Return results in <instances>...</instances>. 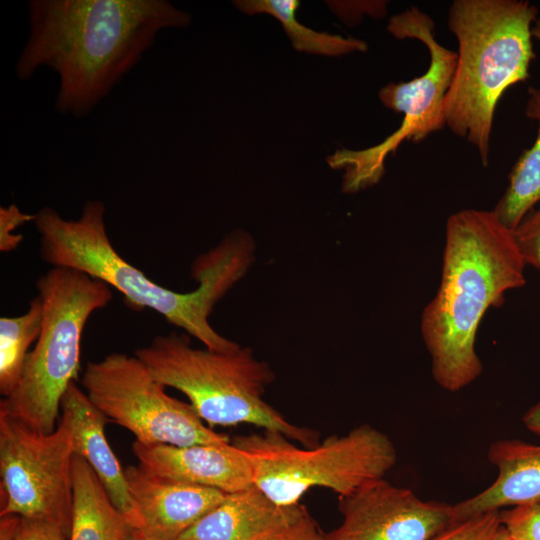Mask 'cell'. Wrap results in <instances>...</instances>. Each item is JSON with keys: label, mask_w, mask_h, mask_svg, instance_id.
<instances>
[{"label": "cell", "mask_w": 540, "mask_h": 540, "mask_svg": "<svg viewBox=\"0 0 540 540\" xmlns=\"http://www.w3.org/2000/svg\"><path fill=\"white\" fill-rule=\"evenodd\" d=\"M29 36L15 65L28 81L40 67L59 78L54 108L84 117L154 45L158 33L189 25L166 0H30Z\"/></svg>", "instance_id": "cell-1"}, {"label": "cell", "mask_w": 540, "mask_h": 540, "mask_svg": "<svg viewBox=\"0 0 540 540\" xmlns=\"http://www.w3.org/2000/svg\"><path fill=\"white\" fill-rule=\"evenodd\" d=\"M104 217L105 206L100 200H88L77 219H65L51 207L39 210L33 223L40 236L42 260L106 283L118 290L132 309L157 312L211 351L229 352L240 347L214 330L208 318L253 263L255 246L249 234L235 230L200 255L192 266L197 288L180 293L153 282L123 259L110 241Z\"/></svg>", "instance_id": "cell-2"}, {"label": "cell", "mask_w": 540, "mask_h": 540, "mask_svg": "<svg viewBox=\"0 0 540 540\" xmlns=\"http://www.w3.org/2000/svg\"><path fill=\"white\" fill-rule=\"evenodd\" d=\"M525 266L513 231L493 211L464 209L449 216L440 283L420 322L431 373L441 388L457 392L480 376L475 348L480 322L507 292L524 286Z\"/></svg>", "instance_id": "cell-3"}, {"label": "cell", "mask_w": 540, "mask_h": 540, "mask_svg": "<svg viewBox=\"0 0 540 540\" xmlns=\"http://www.w3.org/2000/svg\"><path fill=\"white\" fill-rule=\"evenodd\" d=\"M538 14L525 0H455L449 8L458 52L444 100L445 125L475 146L484 166L498 101L509 87L529 79Z\"/></svg>", "instance_id": "cell-4"}, {"label": "cell", "mask_w": 540, "mask_h": 540, "mask_svg": "<svg viewBox=\"0 0 540 540\" xmlns=\"http://www.w3.org/2000/svg\"><path fill=\"white\" fill-rule=\"evenodd\" d=\"M134 355L159 383L185 394L210 426L251 424L279 432L302 446L319 443L317 431L289 422L263 399L274 373L250 348L240 346L229 352L198 349L187 334L171 332L156 336Z\"/></svg>", "instance_id": "cell-5"}, {"label": "cell", "mask_w": 540, "mask_h": 540, "mask_svg": "<svg viewBox=\"0 0 540 540\" xmlns=\"http://www.w3.org/2000/svg\"><path fill=\"white\" fill-rule=\"evenodd\" d=\"M42 301V328L29 352L15 391L0 412L44 434L55 430L60 403L78 377L80 343L95 311L112 299L111 287L81 271L52 267L36 281Z\"/></svg>", "instance_id": "cell-6"}, {"label": "cell", "mask_w": 540, "mask_h": 540, "mask_svg": "<svg viewBox=\"0 0 540 540\" xmlns=\"http://www.w3.org/2000/svg\"><path fill=\"white\" fill-rule=\"evenodd\" d=\"M232 444L250 459L254 485L280 506L299 504L316 487L348 495L371 480L384 478L397 461L391 439L368 424L312 447H299L272 431L237 436Z\"/></svg>", "instance_id": "cell-7"}, {"label": "cell", "mask_w": 540, "mask_h": 540, "mask_svg": "<svg viewBox=\"0 0 540 540\" xmlns=\"http://www.w3.org/2000/svg\"><path fill=\"white\" fill-rule=\"evenodd\" d=\"M432 18L412 6L389 20L387 30L398 39H417L428 49L426 72L407 82H391L379 91L382 104L403 113L399 128L369 148L337 149L327 158L333 169H344L342 191L356 193L378 183L385 172V160L404 141L421 142L445 125L444 100L457 62V52L435 38Z\"/></svg>", "instance_id": "cell-8"}, {"label": "cell", "mask_w": 540, "mask_h": 540, "mask_svg": "<svg viewBox=\"0 0 540 540\" xmlns=\"http://www.w3.org/2000/svg\"><path fill=\"white\" fill-rule=\"evenodd\" d=\"M81 384L108 420L144 445H222L230 439L207 427L190 403L168 395L135 355L111 353L88 362Z\"/></svg>", "instance_id": "cell-9"}, {"label": "cell", "mask_w": 540, "mask_h": 540, "mask_svg": "<svg viewBox=\"0 0 540 540\" xmlns=\"http://www.w3.org/2000/svg\"><path fill=\"white\" fill-rule=\"evenodd\" d=\"M74 454L62 418L53 432L44 434L0 412L1 516L47 520L69 538Z\"/></svg>", "instance_id": "cell-10"}, {"label": "cell", "mask_w": 540, "mask_h": 540, "mask_svg": "<svg viewBox=\"0 0 540 540\" xmlns=\"http://www.w3.org/2000/svg\"><path fill=\"white\" fill-rule=\"evenodd\" d=\"M342 522L325 540H432L455 522L453 505L420 499L384 478L339 496Z\"/></svg>", "instance_id": "cell-11"}, {"label": "cell", "mask_w": 540, "mask_h": 540, "mask_svg": "<svg viewBox=\"0 0 540 540\" xmlns=\"http://www.w3.org/2000/svg\"><path fill=\"white\" fill-rule=\"evenodd\" d=\"M132 451L141 466L163 477L227 494L254 485L250 459L232 443L180 447L135 441Z\"/></svg>", "instance_id": "cell-12"}, {"label": "cell", "mask_w": 540, "mask_h": 540, "mask_svg": "<svg viewBox=\"0 0 540 540\" xmlns=\"http://www.w3.org/2000/svg\"><path fill=\"white\" fill-rule=\"evenodd\" d=\"M124 473L141 527L171 540H177L227 495L157 475L140 464L127 466Z\"/></svg>", "instance_id": "cell-13"}, {"label": "cell", "mask_w": 540, "mask_h": 540, "mask_svg": "<svg viewBox=\"0 0 540 540\" xmlns=\"http://www.w3.org/2000/svg\"><path fill=\"white\" fill-rule=\"evenodd\" d=\"M60 418L71 431L74 453L89 464L127 523L141 527V518L131 498L124 469L105 437L104 427L108 419L75 381L62 397Z\"/></svg>", "instance_id": "cell-14"}, {"label": "cell", "mask_w": 540, "mask_h": 540, "mask_svg": "<svg viewBox=\"0 0 540 540\" xmlns=\"http://www.w3.org/2000/svg\"><path fill=\"white\" fill-rule=\"evenodd\" d=\"M305 510L280 506L253 485L227 494L177 540H274Z\"/></svg>", "instance_id": "cell-15"}, {"label": "cell", "mask_w": 540, "mask_h": 540, "mask_svg": "<svg viewBox=\"0 0 540 540\" xmlns=\"http://www.w3.org/2000/svg\"><path fill=\"white\" fill-rule=\"evenodd\" d=\"M487 456L498 475L489 487L453 505L455 522L540 501V444L501 439L490 445Z\"/></svg>", "instance_id": "cell-16"}, {"label": "cell", "mask_w": 540, "mask_h": 540, "mask_svg": "<svg viewBox=\"0 0 540 540\" xmlns=\"http://www.w3.org/2000/svg\"><path fill=\"white\" fill-rule=\"evenodd\" d=\"M73 509L68 540H122L128 523L89 464L72 458Z\"/></svg>", "instance_id": "cell-17"}, {"label": "cell", "mask_w": 540, "mask_h": 540, "mask_svg": "<svg viewBox=\"0 0 540 540\" xmlns=\"http://www.w3.org/2000/svg\"><path fill=\"white\" fill-rule=\"evenodd\" d=\"M526 116L538 125L533 145L514 164L508 186L492 210L499 221L514 230L540 204V86L529 87Z\"/></svg>", "instance_id": "cell-18"}, {"label": "cell", "mask_w": 540, "mask_h": 540, "mask_svg": "<svg viewBox=\"0 0 540 540\" xmlns=\"http://www.w3.org/2000/svg\"><path fill=\"white\" fill-rule=\"evenodd\" d=\"M234 5L248 15L269 14L276 18L299 52L324 56H340L352 52H365L367 43L353 37H343L315 31L296 19L300 6L297 0H238Z\"/></svg>", "instance_id": "cell-19"}, {"label": "cell", "mask_w": 540, "mask_h": 540, "mask_svg": "<svg viewBox=\"0 0 540 540\" xmlns=\"http://www.w3.org/2000/svg\"><path fill=\"white\" fill-rule=\"evenodd\" d=\"M43 307L39 296L28 310L15 317L0 318V393L5 397L17 388L30 346L42 328Z\"/></svg>", "instance_id": "cell-20"}, {"label": "cell", "mask_w": 540, "mask_h": 540, "mask_svg": "<svg viewBox=\"0 0 540 540\" xmlns=\"http://www.w3.org/2000/svg\"><path fill=\"white\" fill-rule=\"evenodd\" d=\"M500 521L513 540H540V501L501 511Z\"/></svg>", "instance_id": "cell-21"}, {"label": "cell", "mask_w": 540, "mask_h": 540, "mask_svg": "<svg viewBox=\"0 0 540 540\" xmlns=\"http://www.w3.org/2000/svg\"><path fill=\"white\" fill-rule=\"evenodd\" d=\"M500 511L456 522L432 540H489L501 525Z\"/></svg>", "instance_id": "cell-22"}, {"label": "cell", "mask_w": 540, "mask_h": 540, "mask_svg": "<svg viewBox=\"0 0 540 540\" xmlns=\"http://www.w3.org/2000/svg\"><path fill=\"white\" fill-rule=\"evenodd\" d=\"M513 236L525 264L540 271V204L523 218Z\"/></svg>", "instance_id": "cell-23"}, {"label": "cell", "mask_w": 540, "mask_h": 540, "mask_svg": "<svg viewBox=\"0 0 540 540\" xmlns=\"http://www.w3.org/2000/svg\"><path fill=\"white\" fill-rule=\"evenodd\" d=\"M35 214L22 212L16 204L0 207V250L10 252L22 242L23 235L15 233L17 227L34 221Z\"/></svg>", "instance_id": "cell-24"}, {"label": "cell", "mask_w": 540, "mask_h": 540, "mask_svg": "<svg viewBox=\"0 0 540 540\" xmlns=\"http://www.w3.org/2000/svg\"><path fill=\"white\" fill-rule=\"evenodd\" d=\"M16 540H68V536L53 522L21 517Z\"/></svg>", "instance_id": "cell-25"}, {"label": "cell", "mask_w": 540, "mask_h": 540, "mask_svg": "<svg viewBox=\"0 0 540 540\" xmlns=\"http://www.w3.org/2000/svg\"><path fill=\"white\" fill-rule=\"evenodd\" d=\"M274 540H325L324 533L310 516L307 509L284 529Z\"/></svg>", "instance_id": "cell-26"}, {"label": "cell", "mask_w": 540, "mask_h": 540, "mask_svg": "<svg viewBox=\"0 0 540 540\" xmlns=\"http://www.w3.org/2000/svg\"><path fill=\"white\" fill-rule=\"evenodd\" d=\"M20 518L21 517L16 514L1 516L0 540H16Z\"/></svg>", "instance_id": "cell-27"}, {"label": "cell", "mask_w": 540, "mask_h": 540, "mask_svg": "<svg viewBox=\"0 0 540 540\" xmlns=\"http://www.w3.org/2000/svg\"><path fill=\"white\" fill-rule=\"evenodd\" d=\"M122 540H171L145 527H135L128 524Z\"/></svg>", "instance_id": "cell-28"}, {"label": "cell", "mask_w": 540, "mask_h": 540, "mask_svg": "<svg viewBox=\"0 0 540 540\" xmlns=\"http://www.w3.org/2000/svg\"><path fill=\"white\" fill-rule=\"evenodd\" d=\"M522 420L529 431L540 435V401L524 414Z\"/></svg>", "instance_id": "cell-29"}, {"label": "cell", "mask_w": 540, "mask_h": 540, "mask_svg": "<svg viewBox=\"0 0 540 540\" xmlns=\"http://www.w3.org/2000/svg\"><path fill=\"white\" fill-rule=\"evenodd\" d=\"M489 540H513L507 530L500 525L497 531L494 533V535Z\"/></svg>", "instance_id": "cell-30"}, {"label": "cell", "mask_w": 540, "mask_h": 540, "mask_svg": "<svg viewBox=\"0 0 540 540\" xmlns=\"http://www.w3.org/2000/svg\"><path fill=\"white\" fill-rule=\"evenodd\" d=\"M532 37L540 42V13L538 14L534 24L532 26Z\"/></svg>", "instance_id": "cell-31"}]
</instances>
